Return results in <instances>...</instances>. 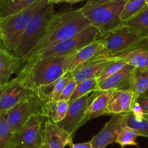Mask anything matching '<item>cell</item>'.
Returning a JSON list of instances; mask_svg holds the SVG:
<instances>
[{
    "label": "cell",
    "instance_id": "15",
    "mask_svg": "<svg viewBox=\"0 0 148 148\" xmlns=\"http://www.w3.org/2000/svg\"><path fill=\"white\" fill-rule=\"evenodd\" d=\"M70 133L57 123L46 120L44 123V142L50 148H65L73 142Z\"/></svg>",
    "mask_w": 148,
    "mask_h": 148
},
{
    "label": "cell",
    "instance_id": "21",
    "mask_svg": "<svg viewBox=\"0 0 148 148\" xmlns=\"http://www.w3.org/2000/svg\"><path fill=\"white\" fill-rule=\"evenodd\" d=\"M101 49H102V44L100 38L78 50L77 52H75L73 57L71 59L66 69V73L72 72L75 69L79 68L80 65L89 61Z\"/></svg>",
    "mask_w": 148,
    "mask_h": 148
},
{
    "label": "cell",
    "instance_id": "42",
    "mask_svg": "<svg viewBox=\"0 0 148 148\" xmlns=\"http://www.w3.org/2000/svg\"><path fill=\"white\" fill-rule=\"evenodd\" d=\"M142 95L143 96H145V97H148V91H146V92H145L144 94H142Z\"/></svg>",
    "mask_w": 148,
    "mask_h": 148
},
{
    "label": "cell",
    "instance_id": "18",
    "mask_svg": "<svg viewBox=\"0 0 148 148\" xmlns=\"http://www.w3.org/2000/svg\"><path fill=\"white\" fill-rule=\"evenodd\" d=\"M134 68V66L127 64L112 75L98 83L95 91L129 89L130 88V75Z\"/></svg>",
    "mask_w": 148,
    "mask_h": 148
},
{
    "label": "cell",
    "instance_id": "6",
    "mask_svg": "<svg viewBox=\"0 0 148 148\" xmlns=\"http://www.w3.org/2000/svg\"><path fill=\"white\" fill-rule=\"evenodd\" d=\"M101 37L102 36L100 33L99 30L93 26L90 25L78 34L40 51L33 56L29 57L25 62L39 57L62 56L75 53L82 47Z\"/></svg>",
    "mask_w": 148,
    "mask_h": 148
},
{
    "label": "cell",
    "instance_id": "40",
    "mask_svg": "<svg viewBox=\"0 0 148 148\" xmlns=\"http://www.w3.org/2000/svg\"><path fill=\"white\" fill-rule=\"evenodd\" d=\"M7 1V0H0V9L1 8V7H2V6L4 5V4Z\"/></svg>",
    "mask_w": 148,
    "mask_h": 148
},
{
    "label": "cell",
    "instance_id": "41",
    "mask_svg": "<svg viewBox=\"0 0 148 148\" xmlns=\"http://www.w3.org/2000/svg\"><path fill=\"white\" fill-rule=\"evenodd\" d=\"M41 148H50V147H49L48 146V145H46V144H44V145H43V146Z\"/></svg>",
    "mask_w": 148,
    "mask_h": 148
},
{
    "label": "cell",
    "instance_id": "31",
    "mask_svg": "<svg viewBox=\"0 0 148 148\" xmlns=\"http://www.w3.org/2000/svg\"><path fill=\"white\" fill-rule=\"evenodd\" d=\"M127 63L122 60H110L106 66L105 67L102 72L96 78L97 81L98 83L101 82L106 78H108L109 76L112 75L117 71L121 70L124 66H125Z\"/></svg>",
    "mask_w": 148,
    "mask_h": 148
},
{
    "label": "cell",
    "instance_id": "38",
    "mask_svg": "<svg viewBox=\"0 0 148 148\" xmlns=\"http://www.w3.org/2000/svg\"><path fill=\"white\" fill-rule=\"evenodd\" d=\"M49 3H51V4H58V3L62 2V1H64V0H47Z\"/></svg>",
    "mask_w": 148,
    "mask_h": 148
},
{
    "label": "cell",
    "instance_id": "25",
    "mask_svg": "<svg viewBox=\"0 0 148 148\" xmlns=\"http://www.w3.org/2000/svg\"><path fill=\"white\" fill-rule=\"evenodd\" d=\"M14 135L7 117V112L0 113V148H13Z\"/></svg>",
    "mask_w": 148,
    "mask_h": 148
},
{
    "label": "cell",
    "instance_id": "44",
    "mask_svg": "<svg viewBox=\"0 0 148 148\" xmlns=\"http://www.w3.org/2000/svg\"><path fill=\"white\" fill-rule=\"evenodd\" d=\"M146 1V4H147V6L148 7V0H145Z\"/></svg>",
    "mask_w": 148,
    "mask_h": 148
},
{
    "label": "cell",
    "instance_id": "2",
    "mask_svg": "<svg viewBox=\"0 0 148 148\" xmlns=\"http://www.w3.org/2000/svg\"><path fill=\"white\" fill-rule=\"evenodd\" d=\"M90 25L81 9L56 14L44 36L26 57L24 62L40 51L78 34Z\"/></svg>",
    "mask_w": 148,
    "mask_h": 148
},
{
    "label": "cell",
    "instance_id": "23",
    "mask_svg": "<svg viewBox=\"0 0 148 148\" xmlns=\"http://www.w3.org/2000/svg\"><path fill=\"white\" fill-rule=\"evenodd\" d=\"M130 89L138 98L148 90V67L134 68L130 75Z\"/></svg>",
    "mask_w": 148,
    "mask_h": 148
},
{
    "label": "cell",
    "instance_id": "39",
    "mask_svg": "<svg viewBox=\"0 0 148 148\" xmlns=\"http://www.w3.org/2000/svg\"><path fill=\"white\" fill-rule=\"evenodd\" d=\"M0 46H4V43H3V39H2V33H1V28H0Z\"/></svg>",
    "mask_w": 148,
    "mask_h": 148
},
{
    "label": "cell",
    "instance_id": "12",
    "mask_svg": "<svg viewBox=\"0 0 148 148\" xmlns=\"http://www.w3.org/2000/svg\"><path fill=\"white\" fill-rule=\"evenodd\" d=\"M127 115H114L90 142L93 148H106L116 142L122 128L127 126Z\"/></svg>",
    "mask_w": 148,
    "mask_h": 148
},
{
    "label": "cell",
    "instance_id": "28",
    "mask_svg": "<svg viewBox=\"0 0 148 148\" xmlns=\"http://www.w3.org/2000/svg\"><path fill=\"white\" fill-rule=\"evenodd\" d=\"M138 136H140L137 131L130 126H125L119 133L116 142L122 148L126 146L138 147V143L136 141Z\"/></svg>",
    "mask_w": 148,
    "mask_h": 148
},
{
    "label": "cell",
    "instance_id": "45",
    "mask_svg": "<svg viewBox=\"0 0 148 148\" xmlns=\"http://www.w3.org/2000/svg\"><path fill=\"white\" fill-rule=\"evenodd\" d=\"M13 148H20V147H14Z\"/></svg>",
    "mask_w": 148,
    "mask_h": 148
},
{
    "label": "cell",
    "instance_id": "26",
    "mask_svg": "<svg viewBox=\"0 0 148 148\" xmlns=\"http://www.w3.org/2000/svg\"><path fill=\"white\" fill-rule=\"evenodd\" d=\"M147 7L145 0H127L121 13L120 19L124 23L137 15Z\"/></svg>",
    "mask_w": 148,
    "mask_h": 148
},
{
    "label": "cell",
    "instance_id": "8",
    "mask_svg": "<svg viewBox=\"0 0 148 148\" xmlns=\"http://www.w3.org/2000/svg\"><path fill=\"white\" fill-rule=\"evenodd\" d=\"M140 38L142 37L122 24L101 38L102 49L95 56L104 59L106 57L119 53Z\"/></svg>",
    "mask_w": 148,
    "mask_h": 148
},
{
    "label": "cell",
    "instance_id": "3",
    "mask_svg": "<svg viewBox=\"0 0 148 148\" xmlns=\"http://www.w3.org/2000/svg\"><path fill=\"white\" fill-rule=\"evenodd\" d=\"M55 15L53 4L45 3L29 22L12 53L24 60L44 36Z\"/></svg>",
    "mask_w": 148,
    "mask_h": 148
},
{
    "label": "cell",
    "instance_id": "43",
    "mask_svg": "<svg viewBox=\"0 0 148 148\" xmlns=\"http://www.w3.org/2000/svg\"><path fill=\"white\" fill-rule=\"evenodd\" d=\"M145 118L148 119V114H145Z\"/></svg>",
    "mask_w": 148,
    "mask_h": 148
},
{
    "label": "cell",
    "instance_id": "37",
    "mask_svg": "<svg viewBox=\"0 0 148 148\" xmlns=\"http://www.w3.org/2000/svg\"><path fill=\"white\" fill-rule=\"evenodd\" d=\"M84 1V0H64L65 2L66 3H69V4H75V3H77V2H79V1Z\"/></svg>",
    "mask_w": 148,
    "mask_h": 148
},
{
    "label": "cell",
    "instance_id": "20",
    "mask_svg": "<svg viewBox=\"0 0 148 148\" xmlns=\"http://www.w3.org/2000/svg\"><path fill=\"white\" fill-rule=\"evenodd\" d=\"M72 78V73H66L53 82L38 87L34 93L41 102L59 100L62 91Z\"/></svg>",
    "mask_w": 148,
    "mask_h": 148
},
{
    "label": "cell",
    "instance_id": "36",
    "mask_svg": "<svg viewBox=\"0 0 148 148\" xmlns=\"http://www.w3.org/2000/svg\"><path fill=\"white\" fill-rule=\"evenodd\" d=\"M112 1V0H88L85 4L88 5H93V4H101L103 3L108 2V1Z\"/></svg>",
    "mask_w": 148,
    "mask_h": 148
},
{
    "label": "cell",
    "instance_id": "35",
    "mask_svg": "<svg viewBox=\"0 0 148 148\" xmlns=\"http://www.w3.org/2000/svg\"><path fill=\"white\" fill-rule=\"evenodd\" d=\"M69 146L70 147V148H93L90 142L77 144H75L72 142L69 144Z\"/></svg>",
    "mask_w": 148,
    "mask_h": 148
},
{
    "label": "cell",
    "instance_id": "33",
    "mask_svg": "<svg viewBox=\"0 0 148 148\" xmlns=\"http://www.w3.org/2000/svg\"><path fill=\"white\" fill-rule=\"evenodd\" d=\"M131 113L137 120H142L145 118V113L140 103L137 101L133 103L131 108Z\"/></svg>",
    "mask_w": 148,
    "mask_h": 148
},
{
    "label": "cell",
    "instance_id": "27",
    "mask_svg": "<svg viewBox=\"0 0 148 148\" xmlns=\"http://www.w3.org/2000/svg\"><path fill=\"white\" fill-rule=\"evenodd\" d=\"M38 0H7L0 9V18L20 12Z\"/></svg>",
    "mask_w": 148,
    "mask_h": 148
},
{
    "label": "cell",
    "instance_id": "17",
    "mask_svg": "<svg viewBox=\"0 0 148 148\" xmlns=\"http://www.w3.org/2000/svg\"><path fill=\"white\" fill-rule=\"evenodd\" d=\"M115 90L110 89L103 91H93L91 94V100L85 114L81 121L82 126L91 119L103 115L104 111L106 109Z\"/></svg>",
    "mask_w": 148,
    "mask_h": 148
},
{
    "label": "cell",
    "instance_id": "4",
    "mask_svg": "<svg viewBox=\"0 0 148 148\" xmlns=\"http://www.w3.org/2000/svg\"><path fill=\"white\" fill-rule=\"evenodd\" d=\"M127 1V0H112L101 4H85L80 9L90 24L103 36L123 24L120 16Z\"/></svg>",
    "mask_w": 148,
    "mask_h": 148
},
{
    "label": "cell",
    "instance_id": "1",
    "mask_svg": "<svg viewBox=\"0 0 148 148\" xmlns=\"http://www.w3.org/2000/svg\"><path fill=\"white\" fill-rule=\"evenodd\" d=\"M75 53L62 56L39 57L27 61L17 73L16 78L34 91L38 87L53 82L66 73Z\"/></svg>",
    "mask_w": 148,
    "mask_h": 148
},
{
    "label": "cell",
    "instance_id": "32",
    "mask_svg": "<svg viewBox=\"0 0 148 148\" xmlns=\"http://www.w3.org/2000/svg\"><path fill=\"white\" fill-rule=\"evenodd\" d=\"M77 82L73 78L68 82L66 86L64 87V90L62 91V94H61L60 97H59V100H63V101L69 102V100L72 97V94H73L74 91H75V89H76Z\"/></svg>",
    "mask_w": 148,
    "mask_h": 148
},
{
    "label": "cell",
    "instance_id": "16",
    "mask_svg": "<svg viewBox=\"0 0 148 148\" xmlns=\"http://www.w3.org/2000/svg\"><path fill=\"white\" fill-rule=\"evenodd\" d=\"M25 63L5 46H0V86L8 82L12 75L18 73Z\"/></svg>",
    "mask_w": 148,
    "mask_h": 148
},
{
    "label": "cell",
    "instance_id": "29",
    "mask_svg": "<svg viewBox=\"0 0 148 148\" xmlns=\"http://www.w3.org/2000/svg\"><path fill=\"white\" fill-rule=\"evenodd\" d=\"M98 82L97 81L96 78H90V79L85 80V81L77 84L76 89L68 103L72 102L75 100H77L86 94H89L95 91L98 86Z\"/></svg>",
    "mask_w": 148,
    "mask_h": 148
},
{
    "label": "cell",
    "instance_id": "5",
    "mask_svg": "<svg viewBox=\"0 0 148 148\" xmlns=\"http://www.w3.org/2000/svg\"><path fill=\"white\" fill-rule=\"evenodd\" d=\"M47 1V0H38L20 12L0 18L3 43L9 51L14 52L33 16Z\"/></svg>",
    "mask_w": 148,
    "mask_h": 148
},
{
    "label": "cell",
    "instance_id": "14",
    "mask_svg": "<svg viewBox=\"0 0 148 148\" xmlns=\"http://www.w3.org/2000/svg\"><path fill=\"white\" fill-rule=\"evenodd\" d=\"M133 91L129 89L115 90L103 115H123L131 113L133 103L137 101Z\"/></svg>",
    "mask_w": 148,
    "mask_h": 148
},
{
    "label": "cell",
    "instance_id": "30",
    "mask_svg": "<svg viewBox=\"0 0 148 148\" xmlns=\"http://www.w3.org/2000/svg\"><path fill=\"white\" fill-rule=\"evenodd\" d=\"M127 126L137 131L140 136L148 138V119L144 118L142 120H137L131 113L127 115Z\"/></svg>",
    "mask_w": 148,
    "mask_h": 148
},
{
    "label": "cell",
    "instance_id": "7",
    "mask_svg": "<svg viewBox=\"0 0 148 148\" xmlns=\"http://www.w3.org/2000/svg\"><path fill=\"white\" fill-rule=\"evenodd\" d=\"M45 118L33 114L14 135L13 146L20 148H41L44 142Z\"/></svg>",
    "mask_w": 148,
    "mask_h": 148
},
{
    "label": "cell",
    "instance_id": "10",
    "mask_svg": "<svg viewBox=\"0 0 148 148\" xmlns=\"http://www.w3.org/2000/svg\"><path fill=\"white\" fill-rule=\"evenodd\" d=\"M107 60H122L134 68L148 67V36L140 38L127 49L104 58Z\"/></svg>",
    "mask_w": 148,
    "mask_h": 148
},
{
    "label": "cell",
    "instance_id": "46",
    "mask_svg": "<svg viewBox=\"0 0 148 148\" xmlns=\"http://www.w3.org/2000/svg\"><path fill=\"white\" fill-rule=\"evenodd\" d=\"M147 91H148V90H147Z\"/></svg>",
    "mask_w": 148,
    "mask_h": 148
},
{
    "label": "cell",
    "instance_id": "22",
    "mask_svg": "<svg viewBox=\"0 0 148 148\" xmlns=\"http://www.w3.org/2000/svg\"><path fill=\"white\" fill-rule=\"evenodd\" d=\"M68 109L69 103L63 100L42 102L41 115L46 120L59 123L66 117Z\"/></svg>",
    "mask_w": 148,
    "mask_h": 148
},
{
    "label": "cell",
    "instance_id": "24",
    "mask_svg": "<svg viewBox=\"0 0 148 148\" xmlns=\"http://www.w3.org/2000/svg\"><path fill=\"white\" fill-rule=\"evenodd\" d=\"M123 24L130 30L138 34L140 37L148 36V7L139 14L124 22Z\"/></svg>",
    "mask_w": 148,
    "mask_h": 148
},
{
    "label": "cell",
    "instance_id": "19",
    "mask_svg": "<svg viewBox=\"0 0 148 148\" xmlns=\"http://www.w3.org/2000/svg\"><path fill=\"white\" fill-rule=\"evenodd\" d=\"M109 61L95 55L92 59L80 65L79 68L71 73L77 84L90 78H96Z\"/></svg>",
    "mask_w": 148,
    "mask_h": 148
},
{
    "label": "cell",
    "instance_id": "9",
    "mask_svg": "<svg viewBox=\"0 0 148 148\" xmlns=\"http://www.w3.org/2000/svg\"><path fill=\"white\" fill-rule=\"evenodd\" d=\"M42 102L33 93L28 98L14 105L7 112L10 128L14 133L18 131L33 114L41 115Z\"/></svg>",
    "mask_w": 148,
    "mask_h": 148
},
{
    "label": "cell",
    "instance_id": "13",
    "mask_svg": "<svg viewBox=\"0 0 148 148\" xmlns=\"http://www.w3.org/2000/svg\"><path fill=\"white\" fill-rule=\"evenodd\" d=\"M90 100L91 95L89 94L69 103V109L66 117L62 121L57 123L60 127L70 133L73 137L77 131L81 127V121L90 102Z\"/></svg>",
    "mask_w": 148,
    "mask_h": 148
},
{
    "label": "cell",
    "instance_id": "34",
    "mask_svg": "<svg viewBox=\"0 0 148 148\" xmlns=\"http://www.w3.org/2000/svg\"><path fill=\"white\" fill-rule=\"evenodd\" d=\"M137 101L142 106L143 111L145 114H148V97L141 95L137 98Z\"/></svg>",
    "mask_w": 148,
    "mask_h": 148
},
{
    "label": "cell",
    "instance_id": "11",
    "mask_svg": "<svg viewBox=\"0 0 148 148\" xmlns=\"http://www.w3.org/2000/svg\"><path fill=\"white\" fill-rule=\"evenodd\" d=\"M33 93L34 91L25 86L17 78L10 80L0 86V113L7 112Z\"/></svg>",
    "mask_w": 148,
    "mask_h": 148
}]
</instances>
